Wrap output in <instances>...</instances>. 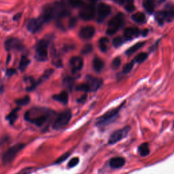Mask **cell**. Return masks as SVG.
Instances as JSON below:
<instances>
[{"instance_id": "1", "label": "cell", "mask_w": 174, "mask_h": 174, "mask_svg": "<svg viewBox=\"0 0 174 174\" xmlns=\"http://www.w3.org/2000/svg\"><path fill=\"white\" fill-rule=\"evenodd\" d=\"M50 113L51 112L45 108H34L28 110L24 115V118L27 121L41 126L47 121Z\"/></svg>"}, {"instance_id": "2", "label": "cell", "mask_w": 174, "mask_h": 174, "mask_svg": "<svg viewBox=\"0 0 174 174\" xmlns=\"http://www.w3.org/2000/svg\"><path fill=\"white\" fill-rule=\"evenodd\" d=\"M122 106L112 109V110L107 112L106 114L101 116L97 120V125L99 126H106L114 122L118 118L120 110Z\"/></svg>"}, {"instance_id": "3", "label": "cell", "mask_w": 174, "mask_h": 174, "mask_svg": "<svg viewBox=\"0 0 174 174\" xmlns=\"http://www.w3.org/2000/svg\"><path fill=\"white\" fill-rule=\"evenodd\" d=\"M125 23L124 14L118 13L114 18L109 21L108 27L106 31L107 34L113 35L121 28Z\"/></svg>"}, {"instance_id": "4", "label": "cell", "mask_w": 174, "mask_h": 174, "mask_svg": "<svg viewBox=\"0 0 174 174\" xmlns=\"http://www.w3.org/2000/svg\"><path fill=\"white\" fill-rule=\"evenodd\" d=\"M71 118V112L70 110H65L57 116L53 124L54 129H60L66 126Z\"/></svg>"}, {"instance_id": "5", "label": "cell", "mask_w": 174, "mask_h": 174, "mask_svg": "<svg viewBox=\"0 0 174 174\" xmlns=\"http://www.w3.org/2000/svg\"><path fill=\"white\" fill-rule=\"evenodd\" d=\"M25 145L24 144H17L10 148L2 156V161L5 164L12 162L19 152L23 149Z\"/></svg>"}, {"instance_id": "6", "label": "cell", "mask_w": 174, "mask_h": 174, "mask_svg": "<svg viewBox=\"0 0 174 174\" xmlns=\"http://www.w3.org/2000/svg\"><path fill=\"white\" fill-rule=\"evenodd\" d=\"M48 42L45 39L39 41L36 46L35 58L39 61H45L48 59Z\"/></svg>"}, {"instance_id": "7", "label": "cell", "mask_w": 174, "mask_h": 174, "mask_svg": "<svg viewBox=\"0 0 174 174\" xmlns=\"http://www.w3.org/2000/svg\"><path fill=\"white\" fill-rule=\"evenodd\" d=\"M130 130V126H126L121 129H118L117 130H116V131H114L113 133H112L110 135V137H109L108 144L111 145L114 144L122 140V139H124L125 137L127 136Z\"/></svg>"}, {"instance_id": "8", "label": "cell", "mask_w": 174, "mask_h": 174, "mask_svg": "<svg viewBox=\"0 0 174 174\" xmlns=\"http://www.w3.org/2000/svg\"><path fill=\"white\" fill-rule=\"evenodd\" d=\"M80 17L85 21L92 20L95 14V8L92 4L83 6L80 11Z\"/></svg>"}, {"instance_id": "9", "label": "cell", "mask_w": 174, "mask_h": 174, "mask_svg": "<svg viewBox=\"0 0 174 174\" xmlns=\"http://www.w3.org/2000/svg\"><path fill=\"white\" fill-rule=\"evenodd\" d=\"M44 23H45L41 19V17L38 18V19H32L28 22L27 28L29 31L35 34L41 30Z\"/></svg>"}, {"instance_id": "10", "label": "cell", "mask_w": 174, "mask_h": 174, "mask_svg": "<svg viewBox=\"0 0 174 174\" xmlns=\"http://www.w3.org/2000/svg\"><path fill=\"white\" fill-rule=\"evenodd\" d=\"M53 8L54 12V18H63L67 16L70 14L68 9L62 3H55V4L53 6Z\"/></svg>"}, {"instance_id": "11", "label": "cell", "mask_w": 174, "mask_h": 174, "mask_svg": "<svg viewBox=\"0 0 174 174\" xmlns=\"http://www.w3.org/2000/svg\"><path fill=\"white\" fill-rule=\"evenodd\" d=\"M86 84L88 85L90 91H97L103 85L102 79L93 76H88L86 78Z\"/></svg>"}, {"instance_id": "12", "label": "cell", "mask_w": 174, "mask_h": 174, "mask_svg": "<svg viewBox=\"0 0 174 174\" xmlns=\"http://www.w3.org/2000/svg\"><path fill=\"white\" fill-rule=\"evenodd\" d=\"M95 34V28L92 26H86L81 29L79 32V35L83 39H90L93 37Z\"/></svg>"}, {"instance_id": "13", "label": "cell", "mask_w": 174, "mask_h": 174, "mask_svg": "<svg viewBox=\"0 0 174 174\" xmlns=\"http://www.w3.org/2000/svg\"><path fill=\"white\" fill-rule=\"evenodd\" d=\"M5 48L7 50H10L13 49L22 50L23 48V45L19 40L15 38L9 39L5 42Z\"/></svg>"}, {"instance_id": "14", "label": "cell", "mask_w": 174, "mask_h": 174, "mask_svg": "<svg viewBox=\"0 0 174 174\" xmlns=\"http://www.w3.org/2000/svg\"><path fill=\"white\" fill-rule=\"evenodd\" d=\"M97 13L100 19H105L111 12V8L110 6L104 3H101L97 6Z\"/></svg>"}, {"instance_id": "15", "label": "cell", "mask_w": 174, "mask_h": 174, "mask_svg": "<svg viewBox=\"0 0 174 174\" xmlns=\"http://www.w3.org/2000/svg\"><path fill=\"white\" fill-rule=\"evenodd\" d=\"M83 59L80 57H74L70 59V65L74 72L82 70L83 67Z\"/></svg>"}, {"instance_id": "16", "label": "cell", "mask_w": 174, "mask_h": 174, "mask_svg": "<svg viewBox=\"0 0 174 174\" xmlns=\"http://www.w3.org/2000/svg\"><path fill=\"white\" fill-rule=\"evenodd\" d=\"M44 23L50 21L54 18V12L53 6H47L43 10V13L40 16Z\"/></svg>"}, {"instance_id": "17", "label": "cell", "mask_w": 174, "mask_h": 174, "mask_svg": "<svg viewBox=\"0 0 174 174\" xmlns=\"http://www.w3.org/2000/svg\"><path fill=\"white\" fill-rule=\"evenodd\" d=\"M141 32L137 28H126L124 31V36L126 39H132L135 37H138Z\"/></svg>"}, {"instance_id": "18", "label": "cell", "mask_w": 174, "mask_h": 174, "mask_svg": "<svg viewBox=\"0 0 174 174\" xmlns=\"http://www.w3.org/2000/svg\"><path fill=\"white\" fill-rule=\"evenodd\" d=\"M125 159L121 157L112 158L110 161V166L112 168L118 169L123 167L125 164Z\"/></svg>"}, {"instance_id": "19", "label": "cell", "mask_w": 174, "mask_h": 174, "mask_svg": "<svg viewBox=\"0 0 174 174\" xmlns=\"http://www.w3.org/2000/svg\"><path fill=\"white\" fill-rule=\"evenodd\" d=\"M53 99L63 104H67L69 99L68 93L66 91H63L57 95H54L53 96Z\"/></svg>"}, {"instance_id": "20", "label": "cell", "mask_w": 174, "mask_h": 174, "mask_svg": "<svg viewBox=\"0 0 174 174\" xmlns=\"http://www.w3.org/2000/svg\"><path fill=\"white\" fill-rule=\"evenodd\" d=\"M143 6L148 13L152 14L155 9L154 0H144L143 2Z\"/></svg>"}, {"instance_id": "21", "label": "cell", "mask_w": 174, "mask_h": 174, "mask_svg": "<svg viewBox=\"0 0 174 174\" xmlns=\"http://www.w3.org/2000/svg\"><path fill=\"white\" fill-rule=\"evenodd\" d=\"M163 11L165 14L167 21H171L174 18V5H167Z\"/></svg>"}, {"instance_id": "22", "label": "cell", "mask_w": 174, "mask_h": 174, "mask_svg": "<svg viewBox=\"0 0 174 174\" xmlns=\"http://www.w3.org/2000/svg\"><path fill=\"white\" fill-rule=\"evenodd\" d=\"M138 152L140 156L143 157H147L150 154V148L148 143H143L138 147Z\"/></svg>"}, {"instance_id": "23", "label": "cell", "mask_w": 174, "mask_h": 174, "mask_svg": "<svg viewBox=\"0 0 174 174\" xmlns=\"http://www.w3.org/2000/svg\"><path fill=\"white\" fill-rule=\"evenodd\" d=\"M93 66L95 71H96L97 72H100L103 70V68L104 67V63L100 58L95 57L93 60Z\"/></svg>"}, {"instance_id": "24", "label": "cell", "mask_w": 174, "mask_h": 174, "mask_svg": "<svg viewBox=\"0 0 174 174\" xmlns=\"http://www.w3.org/2000/svg\"><path fill=\"white\" fill-rule=\"evenodd\" d=\"M132 19L136 22L137 23H146V16L144 15V14L141 12H137L135 14H134L132 16Z\"/></svg>"}, {"instance_id": "25", "label": "cell", "mask_w": 174, "mask_h": 174, "mask_svg": "<svg viewBox=\"0 0 174 174\" xmlns=\"http://www.w3.org/2000/svg\"><path fill=\"white\" fill-rule=\"evenodd\" d=\"M145 42H138L132 46L130 48H129L126 51V54L127 55H130V54H133L134 53H135L140 48H141L144 45Z\"/></svg>"}, {"instance_id": "26", "label": "cell", "mask_w": 174, "mask_h": 174, "mask_svg": "<svg viewBox=\"0 0 174 174\" xmlns=\"http://www.w3.org/2000/svg\"><path fill=\"white\" fill-rule=\"evenodd\" d=\"M155 19L157 20V21L158 22V23L159 25H163L165 23V21H167L166 19V16H165V14L164 12V11L162 10V11H159L157 14H156L155 15Z\"/></svg>"}, {"instance_id": "27", "label": "cell", "mask_w": 174, "mask_h": 174, "mask_svg": "<svg viewBox=\"0 0 174 174\" xmlns=\"http://www.w3.org/2000/svg\"><path fill=\"white\" fill-rule=\"evenodd\" d=\"M30 63V60L26 56H22L19 63V69L21 70V71H23L25 69L27 68Z\"/></svg>"}, {"instance_id": "28", "label": "cell", "mask_w": 174, "mask_h": 174, "mask_svg": "<svg viewBox=\"0 0 174 174\" xmlns=\"http://www.w3.org/2000/svg\"><path fill=\"white\" fill-rule=\"evenodd\" d=\"M19 110V108L14 109V110H13L12 112H10V114L9 115H8V117H7V118H6L7 120H8L11 124H13V123L15 122V121L16 120L17 117H18L17 112Z\"/></svg>"}, {"instance_id": "29", "label": "cell", "mask_w": 174, "mask_h": 174, "mask_svg": "<svg viewBox=\"0 0 174 174\" xmlns=\"http://www.w3.org/2000/svg\"><path fill=\"white\" fill-rule=\"evenodd\" d=\"M148 56V54L146 53H140L135 57V59H134V61L137 63H141L144 62V61L147 59Z\"/></svg>"}, {"instance_id": "30", "label": "cell", "mask_w": 174, "mask_h": 174, "mask_svg": "<svg viewBox=\"0 0 174 174\" xmlns=\"http://www.w3.org/2000/svg\"><path fill=\"white\" fill-rule=\"evenodd\" d=\"M109 42V39L107 38H102L99 40V48L102 52H106L108 49L107 44Z\"/></svg>"}, {"instance_id": "31", "label": "cell", "mask_w": 174, "mask_h": 174, "mask_svg": "<svg viewBox=\"0 0 174 174\" xmlns=\"http://www.w3.org/2000/svg\"><path fill=\"white\" fill-rule=\"evenodd\" d=\"M30 98L29 96H25L21 99H17L16 101V103L17 104L18 106H25V105L28 104L30 103Z\"/></svg>"}, {"instance_id": "32", "label": "cell", "mask_w": 174, "mask_h": 174, "mask_svg": "<svg viewBox=\"0 0 174 174\" xmlns=\"http://www.w3.org/2000/svg\"><path fill=\"white\" fill-rule=\"evenodd\" d=\"M74 84V80L70 77H66L63 80V85L67 87V89L71 90Z\"/></svg>"}, {"instance_id": "33", "label": "cell", "mask_w": 174, "mask_h": 174, "mask_svg": "<svg viewBox=\"0 0 174 174\" xmlns=\"http://www.w3.org/2000/svg\"><path fill=\"white\" fill-rule=\"evenodd\" d=\"M125 5V10L129 12H131L135 9V6H134V3H133V0H128Z\"/></svg>"}, {"instance_id": "34", "label": "cell", "mask_w": 174, "mask_h": 174, "mask_svg": "<svg viewBox=\"0 0 174 174\" xmlns=\"http://www.w3.org/2000/svg\"><path fill=\"white\" fill-rule=\"evenodd\" d=\"M134 63H135V61H133L131 62H129V63L126 64L124 67H123V70H122V72L124 74H128L129 72L132 70V69L134 66Z\"/></svg>"}, {"instance_id": "35", "label": "cell", "mask_w": 174, "mask_h": 174, "mask_svg": "<svg viewBox=\"0 0 174 174\" xmlns=\"http://www.w3.org/2000/svg\"><path fill=\"white\" fill-rule=\"evenodd\" d=\"M70 5L74 8H79L83 5L82 0H69Z\"/></svg>"}, {"instance_id": "36", "label": "cell", "mask_w": 174, "mask_h": 174, "mask_svg": "<svg viewBox=\"0 0 174 174\" xmlns=\"http://www.w3.org/2000/svg\"><path fill=\"white\" fill-rule=\"evenodd\" d=\"M76 90H79V91H84V92H89L90 91L89 87L86 83H84V84H81L79 86L76 87Z\"/></svg>"}, {"instance_id": "37", "label": "cell", "mask_w": 174, "mask_h": 174, "mask_svg": "<svg viewBox=\"0 0 174 174\" xmlns=\"http://www.w3.org/2000/svg\"><path fill=\"white\" fill-rule=\"evenodd\" d=\"M123 43H124V39L121 37H117L113 39V45L116 48L121 46Z\"/></svg>"}, {"instance_id": "38", "label": "cell", "mask_w": 174, "mask_h": 174, "mask_svg": "<svg viewBox=\"0 0 174 174\" xmlns=\"http://www.w3.org/2000/svg\"><path fill=\"white\" fill-rule=\"evenodd\" d=\"M121 64V59L120 57H117L113 60L112 63V67L113 69H118Z\"/></svg>"}, {"instance_id": "39", "label": "cell", "mask_w": 174, "mask_h": 174, "mask_svg": "<svg viewBox=\"0 0 174 174\" xmlns=\"http://www.w3.org/2000/svg\"><path fill=\"white\" fill-rule=\"evenodd\" d=\"M93 46L91 44H86L83 47V48L82 50V53L83 54H87L90 53H91L93 51Z\"/></svg>"}, {"instance_id": "40", "label": "cell", "mask_w": 174, "mask_h": 174, "mask_svg": "<svg viewBox=\"0 0 174 174\" xmlns=\"http://www.w3.org/2000/svg\"><path fill=\"white\" fill-rule=\"evenodd\" d=\"M78 163H79V158L78 157H74L69 161L68 167L70 168L74 167L76 166L78 164Z\"/></svg>"}, {"instance_id": "41", "label": "cell", "mask_w": 174, "mask_h": 174, "mask_svg": "<svg viewBox=\"0 0 174 174\" xmlns=\"http://www.w3.org/2000/svg\"><path fill=\"white\" fill-rule=\"evenodd\" d=\"M70 152H67V153L63 154L62 156H61V157L57 159L55 163H60L61 162L65 161L69 157H70Z\"/></svg>"}, {"instance_id": "42", "label": "cell", "mask_w": 174, "mask_h": 174, "mask_svg": "<svg viewBox=\"0 0 174 174\" xmlns=\"http://www.w3.org/2000/svg\"><path fill=\"white\" fill-rule=\"evenodd\" d=\"M76 19L75 18H72V19H70V22H69V27L70 28H73L75 27V25L76 24Z\"/></svg>"}, {"instance_id": "43", "label": "cell", "mask_w": 174, "mask_h": 174, "mask_svg": "<svg viewBox=\"0 0 174 174\" xmlns=\"http://www.w3.org/2000/svg\"><path fill=\"white\" fill-rule=\"evenodd\" d=\"M15 73H16V70H14V69H12V68L8 69V70L6 71V74L8 75V76H12L13 74H14Z\"/></svg>"}, {"instance_id": "44", "label": "cell", "mask_w": 174, "mask_h": 174, "mask_svg": "<svg viewBox=\"0 0 174 174\" xmlns=\"http://www.w3.org/2000/svg\"><path fill=\"white\" fill-rule=\"evenodd\" d=\"M21 15H22V13H19V14H16L15 16H14L13 19H14V21H18V20H19V19H20V18H21Z\"/></svg>"}, {"instance_id": "45", "label": "cell", "mask_w": 174, "mask_h": 174, "mask_svg": "<svg viewBox=\"0 0 174 174\" xmlns=\"http://www.w3.org/2000/svg\"><path fill=\"white\" fill-rule=\"evenodd\" d=\"M128 0H117V2L119 3V4H121V5H124L126 3Z\"/></svg>"}, {"instance_id": "46", "label": "cell", "mask_w": 174, "mask_h": 174, "mask_svg": "<svg viewBox=\"0 0 174 174\" xmlns=\"http://www.w3.org/2000/svg\"><path fill=\"white\" fill-rule=\"evenodd\" d=\"M148 30H144L142 31L141 32V34H142L143 36H146L148 35Z\"/></svg>"}, {"instance_id": "47", "label": "cell", "mask_w": 174, "mask_h": 174, "mask_svg": "<svg viewBox=\"0 0 174 174\" xmlns=\"http://www.w3.org/2000/svg\"><path fill=\"white\" fill-rule=\"evenodd\" d=\"M86 96L85 95V96H83L82 98H81L80 99H78V101H79V102H81V101H84L85 100V99H86Z\"/></svg>"}, {"instance_id": "48", "label": "cell", "mask_w": 174, "mask_h": 174, "mask_svg": "<svg viewBox=\"0 0 174 174\" xmlns=\"http://www.w3.org/2000/svg\"><path fill=\"white\" fill-rule=\"evenodd\" d=\"M17 174H27V172H20V173H17Z\"/></svg>"}, {"instance_id": "49", "label": "cell", "mask_w": 174, "mask_h": 174, "mask_svg": "<svg viewBox=\"0 0 174 174\" xmlns=\"http://www.w3.org/2000/svg\"><path fill=\"white\" fill-rule=\"evenodd\" d=\"M89 1H90V2H92V3H95L97 1V0H89Z\"/></svg>"}, {"instance_id": "50", "label": "cell", "mask_w": 174, "mask_h": 174, "mask_svg": "<svg viewBox=\"0 0 174 174\" xmlns=\"http://www.w3.org/2000/svg\"><path fill=\"white\" fill-rule=\"evenodd\" d=\"M173 127H174V124H173Z\"/></svg>"}]
</instances>
